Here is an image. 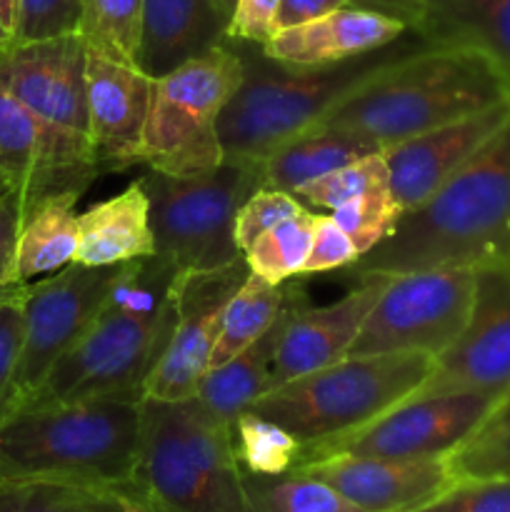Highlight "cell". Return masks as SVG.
Segmentation results:
<instances>
[{
    "label": "cell",
    "mask_w": 510,
    "mask_h": 512,
    "mask_svg": "<svg viewBox=\"0 0 510 512\" xmlns=\"http://www.w3.org/2000/svg\"><path fill=\"white\" fill-rule=\"evenodd\" d=\"M98 170L0 83V188L23 208L58 193H85Z\"/></svg>",
    "instance_id": "16"
},
{
    "label": "cell",
    "mask_w": 510,
    "mask_h": 512,
    "mask_svg": "<svg viewBox=\"0 0 510 512\" xmlns=\"http://www.w3.org/2000/svg\"><path fill=\"white\" fill-rule=\"evenodd\" d=\"M415 35L488 55L510 85V0H420Z\"/></svg>",
    "instance_id": "25"
},
{
    "label": "cell",
    "mask_w": 510,
    "mask_h": 512,
    "mask_svg": "<svg viewBox=\"0 0 510 512\" xmlns=\"http://www.w3.org/2000/svg\"><path fill=\"white\" fill-rule=\"evenodd\" d=\"M243 83L220 115L223 160L263 163L278 145L318 123L353 90L373 80L425 43L413 30L385 48L323 68H293L270 60L258 45L235 43Z\"/></svg>",
    "instance_id": "4"
},
{
    "label": "cell",
    "mask_w": 510,
    "mask_h": 512,
    "mask_svg": "<svg viewBox=\"0 0 510 512\" xmlns=\"http://www.w3.org/2000/svg\"><path fill=\"white\" fill-rule=\"evenodd\" d=\"M510 388V255L478 268L470 320L435 358L430 378L413 395L493 393ZM410 395V398H413Z\"/></svg>",
    "instance_id": "15"
},
{
    "label": "cell",
    "mask_w": 510,
    "mask_h": 512,
    "mask_svg": "<svg viewBox=\"0 0 510 512\" xmlns=\"http://www.w3.org/2000/svg\"><path fill=\"white\" fill-rule=\"evenodd\" d=\"M475 283V265L390 275L350 355L425 353L438 358L468 325Z\"/></svg>",
    "instance_id": "10"
},
{
    "label": "cell",
    "mask_w": 510,
    "mask_h": 512,
    "mask_svg": "<svg viewBox=\"0 0 510 512\" xmlns=\"http://www.w3.org/2000/svg\"><path fill=\"white\" fill-rule=\"evenodd\" d=\"M115 273L118 265L93 268V265L70 263L48 278L28 283L23 298V340H20L8 415L28 403L60 355L88 328Z\"/></svg>",
    "instance_id": "12"
},
{
    "label": "cell",
    "mask_w": 510,
    "mask_h": 512,
    "mask_svg": "<svg viewBox=\"0 0 510 512\" xmlns=\"http://www.w3.org/2000/svg\"><path fill=\"white\" fill-rule=\"evenodd\" d=\"M233 440L240 468L253 475L288 473L298 465L303 448L293 433L250 410L240 413L233 423Z\"/></svg>",
    "instance_id": "34"
},
{
    "label": "cell",
    "mask_w": 510,
    "mask_h": 512,
    "mask_svg": "<svg viewBox=\"0 0 510 512\" xmlns=\"http://www.w3.org/2000/svg\"><path fill=\"white\" fill-rule=\"evenodd\" d=\"M15 5H18V0H0V23H3V28L8 30V35H13Z\"/></svg>",
    "instance_id": "46"
},
{
    "label": "cell",
    "mask_w": 510,
    "mask_h": 512,
    "mask_svg": "<svg viewBox=\"0 0 510 512\" xmlns=\"http://www.w3.org/2000/svg\"><path fill=\"white\" fill-rule=\"evenodd\" d=\"M83 193H58L40 200L25 213L15 243L13 278L18 285L53 275L75 260L78 250V205Z\"/></svg>",
    "instance_id": "27"
},
{
    "label": "cell",
    "mask_w": 510,
    "mask_h": 512,
    "mask_svg": "<svg viewBox=\"0 0 510 512\" xmlns=\"http://www.w3.org/2000/svg\"><path fill=\"white\" fill-rule=\"evenodd\" d=\"M388 175L390 173L388 163H385V153L380 150V153L365 155V158L355 160V163L345 165V168H338L333 173L320 175V178L300 185L293 195L303 205H313V208H323L333 213L335 208L358 198L363 190H368L370 185L388 178Z\"/></svg>",
    "instance_id": "36"
},
{
    "label": "cell",
    "mask_w": 510,
    "mask_h": 512,
    "mask_svg": "<svg viewBox=\"0 0 510 512\" xmlns=\"http://www.w3.org/2000/svg\"><path fill=\"white\" fill-rule=\"evenodd\" d=\"M85 58L88 50L78 33L33 43L8 40L0 45V83L98 170L90 148Z\"/></svg>",
    "instance_id": "13"
},
{
    "label": "cell",
    "mask_w": 510,
    "mask_h": 512,
    "mask_svg": "<svg viewBox=\"0 0 510 512\" xmlns=\"http://www.w3.org/2000/svg\"><path fill=\"white\" fill-rule=\"evenodd\" d=\"M365 512H415L458 483L448 455L378 458L335 453L298 465Z\"/></svg>",
    "instance_id": "17"
},
{
    "label": "cell",
    "mask_w": 510,
    "mask_h": 512,
    "mask_svg": "<svg viewBox=\"0 0 510 512\" xmlns=\"http://www.w3.org/2000/svg\"><path fill=\"white\" fill-rule=\"evenodd\" d=\"M143 0H83L78 35L85 48L138 65Z\"/></svg>",
    "instance_id": "31"
},
{
    "label": "cell",
    "mask_w": 510,
    "mask_h": 512,
    "mask_svg": "<svg viewBox=\"0 0 510 512\" xmlns=\"http://www.w3.org/2000/svg\"><path fill=\"white\" fill-rule=\"evenodd\" d=\"M348 5L388 15L408 25V30H413L420 20V0H348Z\"/></svg>",
    "instance_id": "45"
},
{
    "label": "cell",
    "mask_w": 510,
    "mask_h": 512,
    "mask_svg": "<svg viewBox=\"0 0 510 512\" xmlns=\"http://www.w3.org/2000/svg\"><path fill=\"white\" fill-rule=\"evenodd\" d=\"M243 58L228 38L153 78L140 165L163 175L210 173L223 163L220 115L243 83Z\"/></svg>",
    "instance_id": "8"
},
{
    "label": "cell",
    "mask_w": 510,
    "mask_h": 512,
    "mask_svg": "<svg viewBox=\"0 0 510 512\" xmlns=\"http://www.w3.org/2000/svg\"><path fill=\"white\" fill-rule=\"evenodd\" d=\"M505 100L510 85L488 55L468 45L428 43L353 90L310 128L345 130L388 148Z\"/></svg>",
    "instance_id": "3"
},
{
    "label": "cell",
    "mask_w": 510,
    "mask_h": 512,
    "mask_svg": "<svg viewBox=\"0 0 510 512\" xmlns=\"http://www.w3.org/2000/svg\"><path fill=\"white\" fill-rule=\"evenodd\" d=\"M8 40H10L8 30H5V28H3V23H0V45H3V43H8Z\"/></svg>",
    "instance_id": "48"
},
{
    "label": "cell",
    "mask_w": 510,
    "mask_h": 512,
    "mask_svg": "<svg viewBox=\"0 0 510 512\" xmlns=\"http://www.w3.org/2000/svg\"><path fill=\"white\" fill-rule=\"evenodd\" d=\"M78 230L73 263L100 268L155 255L150 198L143 180H133L118 195L83 210L78 215Z\"/></svg>",
    "instance_id": "23"
},
{
    "label": "cell",
    "mask_w": 510,
    "mask_h": 512,
    "mask_svg": "<svg viewBox=\"0 0 510 512\" xmlns=\"http://www.w3.org/2000/svg\"><path fill=\"white\" fill-rule=\"evenodd\" d=\"M128 512H140V510H138V508H135V505H133V508H130Z\"/></svg>",
    "instance_id": "49"
},
{
    "label": "cell",
    "mask_w": 510,
    "mask_h": 512,
    "mask_svg": "<svg viewBox=\"0 0 510 512\" xmlns=\"http://www.w3.org/2000/svg\"><path fill=\"white\" fill-rule=\"evenodd\" d=\"M408 33V25L363 8H340L295 28L278 30L258 45L263 55L293 68H323L385 48Z\"/></svg>",
    "instance_id": "21"
},
{
    "label": "cell",
    "mask_w": 510,
    "mask_h": 512,
    "mask_svg": "<svg viewBox=\"0 0 510 512\" xmlns=\"http://www.w3.org/2000/svg\"><path fill=\"white\" fill-rule=\"evenodd\" d=\"M128 500L140 512H248L233 425L198 398L140 403Z\"/></svg>",
    "instance_id": "5"
},
{
    "label": "cell",
    "mask_w": 510,
    "mask_h": 512,
    "mask_svg": "<svg viewBox=\"0 0 510 512\" xmlns=\"http://www.w3.org/2000/svg\"><path fill=\"white\" fill-rule=\"evenodd\" d=\"M80 15L83 0H18L10 40L33 43L78 33Z\"/></svg>",
    "instance_id": "37"
},
{
    "label": "cell",
    "mask_w": 510,
    "mask_h": 512,
    "mask_svg": "<svg viewBox=\"0 0 510 512\" xmlns=\"http://www.w3.org/2000/svg\"><path fill=\"white\" fill-rule=\"evenodd\" d=\"M213 3H215V8L223 13V18L230 20V13H233V8H235V0H213Z\"/></svg>",
    "instance_id": "47"
},
{
    "label": "cell",
    "mask_w": 510,
    "mask_h": 512,
    "mask_svg": "<svg viewBox=\"0 0 510 512\" xmlns=\"http://www.w3.org/2000/svg\"><path fill=\"white\" fill-rule=\"evenodd\" d=\"M498 398L500 395L493 393L413 395L360 428L305 443L300 448L298 465L335 453L378 458L450 455L478 430Z\"/></svg>",
    "instance_id": "11"
},
{
    "label": "cell",
    "mask_w": 510,
    "mask_h": 512,
    "mask_svg": "<svg viewBox=\"0 0 510 512\" xmlns=\"http://www.w3.org/2000/svg\"><path fill=\"white\" fill-rule=\"evenodd\" d=\"M0 193H5V190H3V188H0ZM8 195H10V193H8Z\"/></svg>",
    "instance_id": "50"
},
{
    "label": "cell",
    "mask_w": 510,
    "mask_h": 512,
    "mask_svg": "<svg viewBox=\"0 0 510 512\" xmlns=\"http://www.w3.org/2000/svg\"><path fill=\"white\" fill-rule=\"evenodd\" d=\"M448 458L458 483L510 478V388L500 395L478 430Z\"/></svg>",
    "instance_id": "33"
},
{
    "label": "cell",
    "mask_w": 510,
    "mask_h": 512,
    "mask_svg": "<svg viewBox=\"0 0 510 512\" xmlns=\"http://www.w3.org/2000/svg\"><path fill=\"white\" fill-rule=\"evenodd\" d=\"M23 208L8 193H0V303L20 298L28 285H18L13 278L15 243H18Z\"/></svg>",
    "instance_id": "43"
},
{
    "label": "cell",
    "mask_w": 510,
    "mask_h": 512,
    "mask_svg": "<svg viewBox=\"0 0 510 512\" xmlns=\"http://www.w3.org/2000/svg\"><path fill=\"white\" fill-rule=\"evenodd\" d=\"M415 512H510V478L460 480Z\"/></svg>",
    "instance_id": "39"
},
{
    "label": "cell",
    "mask_w": 510,
    "mask_h": 512,
    "mask_svg": "<svg viewBox=\"0 0 510 512\" xmlns=\"http://www.w3.org/2000/svg\"><path fill=\"white\" fill-rule=\"evenodd\" d=\"M315 218L318 215L305 208L295 218H288L275 225V228L265 230L243 253L250 273L260 275V278L273 285H283L288 280L300 278L310 253Z\"/></svg>",
    "instance_id": "32"
},
{
    "label": "cell",
    "mask_w": 510,
    "mask_h": 512,
    "mask_svg": "<svg viewBox=\"0 0 510 512\" xmlns=\"http://www.w3.org/2000/svg\"><path fill=\"white\" fill-rule=\"evenodd\" d=\"M248 512H365L323 480L288 470L280 475H253L243 470Z\"/></svg>",
    "instance_id": "30"
},
{
    "label": "cell",
    "mask_w": 510,
    "mask_h": 512,
    "mask_svg": "<svg viewBox=\"0 0 510 512\" xmlns=\"http://www.w3.org/2000/svg\"><path fill=\"white\" fill-rule=\"evenodd\" d=\"M300 290H303V283L298 278L283 283V305H280L278 318L273 320V325L255 343H250L243 353L235 355L230 363L208 370L200 380L195 398L223 423L233 425L240 413H245L260 395L270 390L275 353H278L285 323L293 313Z\"/></svg>",
    "instance_id": "24"
},
{
    "label": "cell",
    "mask_w": 510,
    "mask_h": 512,
    "mask_svg": "<svg viewBox=\"0 0 510 512\" xmlns=\"http://www.w3.org/2000/svg\"><path fill=\"white\" fill-rule=\"evenodd\" d=\"M228 18L213 0H143L138 68L150 78L170 73L225 40Z\"/></svg>",
    "instance_id": "22"
},
{
    "label": "cell",
    "mask_w": 510,
    "mask_h": 512,
    "mask_svg": "<svg viewBox=\"0 0 510 512\" xmlns=\"http://www.w3.org/2000/svg\"><path fill=\"white\" fill-rule=\"evenodd\" d=\"M133 503L118 488L63 478L0 480V512H128Z\"/></svg>",
    "instance_id": "28"
},
{
    "label": "cell",
    "mask_w": 510,
    "mask_h": 512,
    "mask_svg": "<svg viewBox=\"0 0 510 512\" xmlns=\"http://www.w3.org/2000/svg\"><path fill=\"white\" fill-rule=\"evenodd\" d=\"M330 215L350 235L358 253L365 255L368 250H373L375 245H380L393 235L400 218H403V208H400L393 190H390L388 175V178L378 180L368 190H363L358 198L335 208Z\"/></svg>",
    "instance_id": "35"
},
{
    "label": "cell",
    "mask_w": 510,
    "mask_h": 512,
    "mask_svg": "<svg viewBox=\"0 0 510 512\" xmlns=\"http://www.w3.org/2000/svg\"><path fill=\"white\" fill-rule=\"evenodd\" d=\"M143 398L38 405L0 423V480L63 478L128 493L140 450Z\"/></svg>",
    "instance_id": "6"
},
{
    "label": "cell",
    "mask_w": 510,
    "mask_h": 512,
    "mask_svg": "<svg viewBox=\"0 0 510 512\" xmlns=\"http://www.w3.org/2000/svg\"><path fill=\"white\" fill-rule=\"evenodd\" d=\"M85 83H88L90 148L100 175L120 173L140 165L153 78L138 65L120 63L108 55L88 50Z\"/></svg>",
    "instance_id": "20"
},
{
    "label": "cell",
    "mask_w": 510,
    "mask_h": 512,
    "mask_svg": "<svg viewBox=\"0 0 510 512\" xmlns=\"http://www.w3.org/2000/svg\"><path fill=\"white\" fill-rule=\"evenodd\" d=\"M435 368L433 355H348L340 363L288 380L260 395L250 413L273 420L300 443L360 428L408 400Z\"/></svg>",
    "instance_id": "7"
},
{
    "label": "cell",
    "mask_w": 510,
    "mask_h": 512,
    "mask_svg": "<svg viewBox=\"0 0 510 512\" xmlns=\"http://www.w3.org/2000/svg\"><path fill=\"white\" fill-rule=\"evenodd\" d=\"M23 298L25 293L0 303V423L8 418L10 398H13L15 365L23 340Z\"/></svg>",
    "instance_id": "41"
},
{
    "label": "cell",
    "mask_w": 510,
    "mask_h": 512,
    "mask_svg": "<svg viewBox=\"0 0 510 512\" xmlns=\"http://www.w3.org/2000/svg\"><path fill=\"white\" fill-rule=\"evenodd\" d=\"M380 150L385 148L375 140L345 130H303L263 160V188L293 195L300 185Z\"/></svg>",
    "instance_id": "26"
},
{
    "label": "cell",
    "mask_w": 510,
    "mask_h": 512,
    "mask_svg": "<svg viewBox=\"0 0 510 512\" xmlns=\"http://www.w3.org/2000/svg\"><path fill=\"white\" fill-rule=\"evenodd\" d=\"M280 305H283V285H273L260 275L248 273L238 293L225 305L223 323H220L218 340H215L213 353H210L208 370L230 363L235 355H240L250 343H255L278 318Z\"/></svg>",
    "instance_id": "29"
},
{
    "label": "cell",
    "mask_w": 510,
    "mask_h": 512,
    "mask_svg": "<svg viewBox=\"0 0 510 512\" xmlns=\"http://www.w3.org/2000/svg\"><path fill=\"white\" fill-rule=\"evenodd\" d=\"M150 198L155 255L175 273L218 270L243 258L235 243L240 205L263 188V163L223 160L200 175H143Z\"/></svg>",
    "instance_id": "9"
},
{
    "label": "cell",
    "mask_w": 510,
    "mask_h": 512,
    "mask_svg": "<svg viewBox=\"0 0 510 512\" xmlns=\"http://www.w3.org/2000/svg\"><path fill=\"white\" fill-rule=\"evenodd\" d=\"M358 258V248L353 245L350 235L340 228L338 220L333 215H318L315 218L313 240H310L308 260H305L300 278L330 273V270H345Z\"/></svg>",
    "instance_id": "40"
},
{
    "label": "cell",
    "mask_w": 510,
    "mask_h": 512,
    "mask_svg": "<svg viewBox=\"0 0 510 512\" xmlns=\"http://www.w3.org/2000/svg\"><path fill=\"white\" fill-rule=\"evenodd\" d=\"M250 268L245 255L218 270L175 273V320L170 338L143 385V398L185 400L193 398L208 370L210 353L218 340L228 300L238 293Z\"/></svg>",
    "instance_id": "14"
},
{
    "label": "cell",
    "mask_w": 510,
    "mask_h": 512,
    "mask_svg": "<svg viewBox=\"0 0 510 512\" xmlns=\"http://www.w3.org/2000/svg\"><path fill=\"white\" fill-rule=\"evenodd\" d=\"M510 255V120L388 240L343 273L398 275L445 265H480Z\"/></svg>",
    "instance_id": "2"
},
{
    "label": "cell",
    "mask_w": 510,
    "mask_h": 512,
    "mask_svg": "<svg viewBox=\"0 0 510 512\" xmlns=\"http://www.w3.org/2000/svg\"><path fill=\"white\" fill-rule=\"evenodd\" d=\"M340 8H348V0H280L278 15H275V33L310 23V20L323 18Z\"/></svg>",
    "instance_id": "44"
},
{
    "label": "cell",
    "mask_w": 510,
    "mask_h": 512,
    "mask_svg": "<svg viewBox=\"0 0 510 512\" xmlns=\"http://www.w3.org/2000/svg\"><path fill=\"white\" fill-rule=\"evenodd\" d=\"M388 280L390 275H365L358 288L328 305H310L305 288L300 290L275 353L270 390L348 358Z\"/></svg>",
    "instance_id": "18"
},
{
    "label": "cell",
    "mask_w": 510,
    "mask_h": 512,
    "mask_svg": "<svg viewBox=\"0 0 510 512\" xmlns=\"http://www.w3.org/2000/svg\"><path fill=\"white\" fill-rule=\"evenodd\" d=\"M508 120L510 100H505L488 110L388 145L383 153L390 173V190L403 208V215L428 203Z\"/></svg>",
    "instance_id": "19"
},
{
    "label": "cell",
    "mask_w": 510,
    "mask_h": 512,
    "mask_svg": "<svg viewBox=\"0 0 510 512\" xmlns=\"http://www.w3.org/2000/svg\"><path fill=\"white\" fill-rule=\"evenodd\" d=\"M173 278L175 268L160 255L120 263L88 328L23 408L113 395L143 398L145 380L173 330Z\"/></svg>",
    "instance_id": "1"
},
{
    "label": "cell",
    "mask_w": 510,
    "mask_h": 512,
    "mask_svg": "<svg viewBox=\"0 0 510 512\" xmlns=\"http://www.w3.org/2000/svg\"><path fill=\"white\" fill-rule=\"evenodd\" d=\"M305 210L295 195L280 193V190L260 188L240 205L238 215H235V243L238 248L248 250L265 230L275 228L283 220L295 218Z\"/></svg>",
    "instance_id": "38"
},
{
    "label": "cell",
    "mask_w": 510,
    "mask_h": 512,
    "mask_svg": "<svg viewBox=\"0 0 510 512\" xmlns=\"http://www.w3.org/2000/svg\"><path fill=\"white\" fill-rule=\"evenodd\" d=\"M280 0H235L225 38L235 43L263 45L275 35Z\"/></svg>",
    "instance_id": "42"
}]
</instances>
